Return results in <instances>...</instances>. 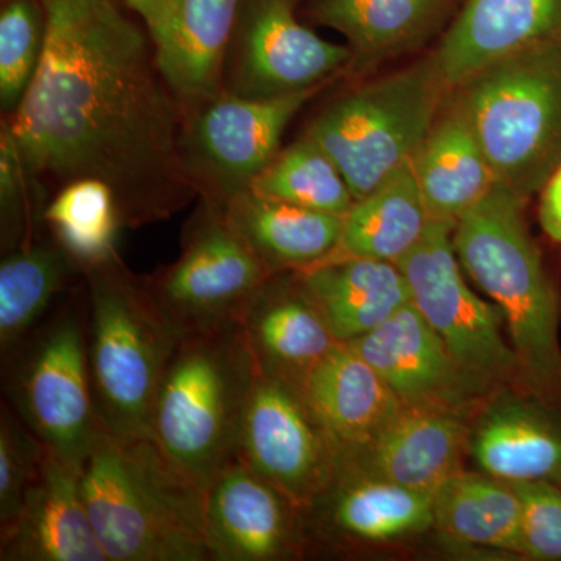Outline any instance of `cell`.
I'll return each instance as SVG.
<instances>
[{
	"instance_id": "cell-1",
	"label": "cell",
	"mask_w": 561,
	"mask_h": 561,
	"mask_svg": "<svg viewBox=\"0 0 561 561\" xmlns=\"http://www.w3.org/2000/svg\"><path fill=\"white\" fill-rule=\"evenodd\" d=\"M46 44L21 105L3 117L22 162L57 191L113 192L124 228L171 219L198 192L181 157L184 110L150 33L117 0H43Z\"/></svg>"
},
{
	"instance_id": "cell-2",
	"label": "cell",
	"mask_w": 561,
	"mask_h": 561,
	"mask_svg": "<svg viewBox=\"0 0 561 561\" xmlns=\"http://www.w3.org/2000/svg\"><path fill=\"white\" fill-rule=\"evenodd\" d=\"M527 198L496 181L457 221V260L507 321L518 379L561 411V301L526 220Z\"/></svg>"
},
{
	"instance_id": "cell-3",
	"label": "cell",
	"mask_w": 561,
	"mask_h": 561,
	"mask_svg": "<svg viewBox=\"0 0 561 561\" xmlns=\"http://www.w3.org/2000/svg\"><path fill=\"white\" fill-rule=\"evenodd\" d=\"M81 493L108 561H210L206 491L153 438L101 427L81 468Z\"/></svg>"
},
{
	"instance_id": "cell-4",
	"label": "cell",
	"mask_w": 561,
	"mask_h": 561,
	"mask_svg": "<svg viewBox=\"0 0 561 561\" xmlns=\"http://www.w3.org/2000/svg\"><path fill=\"white\" fill-rule=\"evenodd\" d=\"M256 376L241 323L181 335L173 350L154 402L151 438L205 491L239 459Z\"/></svg>"
},
{
	"instance_id": "cell-5",
	"label": "cell",
	"mask_w": 561,
	"mask_h": 561,
	"mask_svg": "<svg viewBox=\"0 0 561 561\" xmlns=\"http://www.w3.org/2000/svg\"><path fill=\"white\" fill-rule=\"evenodd\" d=\"M88 301V360L102 430L122 438H151L162 376L181 335L165 320L147 280L119 254L83 272Z\"/></svg>"
},
{
	"instance_id": "cell-6",
	"label": "cell",
	"mask_w": 561,
	"mask_h": 561,
	"mask_svg": "<svg viewBox=\"0 0 561 561\" xmlns=\"http://www.w3.org/2000/svg\"><path fill=\"white\" fill-rule=\"evenodd\" d=\"M496 181L524 198L561 164V41L491 62L453 91Z\"/></svg>"
},
{
	"instance_id": "cell-7",
	"label": "cell",
	"mask_w": 561,
	"mask_h": 561,
	"mask_svg": "<svg viewBox=\"0 0 561 561\" xmlns=\"http://www.w3.org/2000/svg\"><path fill=\"white\" fill-rule=\"evenodd\" d=\"M449 94L427 57L335 99L305 135L330 154L359 201L413 160Z\"/></svg>"
},
{
	"instance_id": "cell-8",
	"label": "cell",
	"mask_w": 561,
	"mask_h": 561,
	"mask_svg": "<svg viewBox=\"0 0 561 561\" xmlns=\"http://www.w3.org/2000/svg\"><path fill=\"white\" fill-rule=\"evenodd\" d=\"M3 359L10 408L49 451L83 468L101 431L88 360L87 290Z\"/></svg>"
},
{
	"instance_id": "cell-9",
	"label": "cell",
	"mask_w": 561,
	"mask_h": 561,
	"mask_svg": "<svg viewBox=\"0 0 561 561\" xmlns=\"http://www.w3.org/2000/svg\"><path fill=\"white\" fill-rule=\"evenodd\" d=\"M180 256L146 278L151 297L180 335L241 323L273 273L232 227L224 206L198 198Z\"/></svg>"
},
{
	"instance_id": "cell-10",
	"label": "cell",
	"mask_w": 561,
	"mask_h": 561,
	"mask_svg": "<svg viewBox=\"0 0 561 561\" xmlns=\"http://www.w3.org/2000/svg\"><path fill=\"white\" fill-rule=\"evenodd\" d=\"M319 90L272 99L221 91L184 111L181 157L198 198L225 206L271 164L294 117Z\"/></svg>"
},
{
	"instance_id": "cell-11",
	"label": "cell",
	"mask_w": 561,
	"mask_h": 561,
	"mask_svg": "<svg viewBox=\"0 0 561 561\" xmlns=\"http://www.w3.org/2000/svg\"><path fill=\"white\" fill-rule=\"evenodd\" d=\"M456 225L431 221L419 245L397 262L412 305L437 332L460 370L479 389L518 379V362L501 330L502 313L474 294L454 250Z\"/></svg>"
},
{
	"instance_id": "cell-12",
	"label": "cell",
	"mask_w": 561,
	"mask_h": 561,
	"mask_svg": "<svg viewBox=\"0 0 561 561\" xmlns=\"http://www.w3.org/2000/svg\"><path fill=\"white\" fill-rule=\"evenodd\" d=\"M348 44L321 38L295 16L294 0H243L224 91L272 99L327 87L350 69Z\"/></svg>"
},
{
	"instance_id": "cell-13",
	"label": "cell",
	"mask_w": 561,
	"mask_h": 561,
	"mask_svg": "<svg viewBox=\"0 0 561 561\" xmlns=\"http://www.w3.org/2000/svg\"><path fill=\"white\" fill-rule=\"evenodd\" d=\"M239 459L306 512L334 481L341 449L300 389L257 371Z\"/></svg>"
},
{
	"instance_id": "cell-14",
	"label": "cell",
	"mask_w": 561,
	"mask_h": 561,
	"mask_svg": "<svg viewBox=\"0 0 561 561\" xmlns=\"http://www.w3.org/2000/svg\"><path fill=\"white\" fill-rule=\"evenodd\" d=\"M241 459L206 489L205 530L210 561H273L297 552L301 513Z\"/></svg>"
},
{
	"instance_id": "cell-15",
	"label": "cell",
	"mask_w": 561,
	"mask_h": 561,
	"mask_svg": "<svg viewBox=\"0 0 561 561\" xmlns=\"http://www.w3.org/2000/svg\"><path fill=\"white\" fill-rule=\"evenodd\" d=\"M381 375L402 404L461 412L476 394L445 343L409 301L375 330L346 342Z\"/></svg>"
},
{
	"instance_id": "cell-16",
	"label": "cell",
	"mask_w": 561,
	"mask_h": 561,
	"mask_svg": "<svg viewBox=\"0 0 561 561\" xmlns=\"http://www.w3.org/2000/svg\"><path fill=\"white\" fill-rule=\"evenodd\" d=\"M2 561H108L81 493V467L46 448L16 518L0 529Z\"/></svg>"
},
{
	"instance_id": "cell-17",
	"label": "cell",
	"mask_w": 561,
	"mask_h": 561,
	"mask_svg": "<svg viewBox=\"0 0 561 561\" xmlns=\"http://www.w3.org/2000/svg\"><path fill=\"white\" fill-rule=\"evenodd\" d=\"M471 435L460 412L437 405L402 404L375 440L342 454L341 467L401 483L434 496L461 468Z\"/></svg>"
},
{
	"instance_id": "cell-18",
	"label": "cell",
	"mask_w": 561,
	"mask_h": 561,
	"mask_svg": "<svg viewBox=\"0 0 561 561\" xmlns=\"http://www.w3.org/2000/svg\"><path fill=\"white\" fill-rule=\"evenodd\" d=\"M243 0H168L147 28L165 83L184 111L224 91Z\"/></svg>"
},
{
	"instance_id": "cell-19",
	"label": "cell",
	"mask_w": 561,
	"mask_h": 561,
	"mask_svg": "<svg viewBox=\"0 0 561 561\" xmlns=\"http://www.w3.org/2000/svg\"><path fill=\"white\" fill-rule=\"evenodd\" d=\"M241 324L257 371L297 389L339 343L298 272L272 275L250 302Z\"/></svg>"
},
{
	"instance_id": "cell-20",
	"label": "cell",
	"mask_w": 561,
	"mask_h": 561,
	"mask_svg": "<svg viewBox=\"0 0 561 561\" xmlns=\"http://www.w3.org/2000/svg\"><path fill=\"white\" fill-rule=\"evenodd\" d=\"M556 41L561 0H463L432 57L454 91L491 62Z\"/></svg>"
},
{
	"instance_id": "cell-21",
	"label": "cell",
	"mask_w": 561,
	"mask_h": 561,
	"mask_svg": "<svg viewBox=\"0 0 561 561\" xmlns=\"http://www.w3.org/2000/svg\"><path fill=\"white\" fill-rule=\"evenodd\" d=\"M300 390L341 456L375 440L402 405L381 375L346 342L335 343L313 365Z\"/></svg>"
},
{
	"instance_id": "cell-22",
	"label": "cell",
	"mask_w": 561,
	"mask_h": 561,
	"mask_svg": "<svg viewBox=\"0 0 561 561\" xmlns=\"http://www.w3.org/2000/svg\"><path fill=\"white\" fill-rule=\"evenodd\" d=\"M431 221L456 225L496 183L453 91L412 160Z\"/></svg>"
},
{
	"instance_id": "cell-23",
	"label": "cell",
	"mask_w": 561,
	"mask_h": 561,
	"mask_svg": "<svg viewBox=\"0 0 561 561\" xmlns=\"http://www.w3.org/2000/svg\"><path fill=\"white\" fill-rule=\"evenodd\" d=\"M459 0H316L312 20L334 28L353 50L351 72L416 49L445 24Z\"/></svg>"
},
{
	"instance_id": "cell-24",
	"label": "cell",
	"mask_w": 561,
	"mask_h": 561,
	"mask_svg": "<svg viewBox=\"0 0 561 561\" xmlns=\"http://www.w3.org/2000/svg\"><path fill=\"white\" fill-rule=\"evenodd\" d=\"M559 412L542 402H497L471 437L472 457L483 472L501 481H548L561 486Z\"/></svg>"
},
{
	"instance_id": "cell-25",
	"label": "cell",
	"mask_w": 561,
	"mask_h": 561,
	"mask_svg": "<svg viewBox=\"0 0 561 561\" xmlns=\"http://www.w3.org/2000/svg\"><path fill=\"white\" fill-rule=\"evenodd\" d=\"M232 227L268 271L302 272L334 253L343 217L245 191L224 206Z\"/></svg>"
},
{
	"instance_id": "cell-26",
	"label": "cell",
	"mask_w": 561,
	"mask_h": 561,
	"mask_svg": "<svg viewBox=\"0 0 561 561\" xmlns=\"http://www.w3.org/2000/svg\"><path fill=\"white\" fill-rule=\"evenodd\" d=\"M339 342L367 334L411 301L404 273L393 262L345 257L298 272Z\"/></svg>"
},
{
	"instance_id": "cell-27",
	"label": "cell",
	"mask_w": 561,
	"mask_h": 561,
	"mask_svg": "<svg viewBox=\"0 0 561 561\" xmlns=\"http://www.w3.org/2000/svg\"><path fill=\"white\" fill-rule=\"evenodd\" d=\"M317 500L327 502L332 529L354 540H393L435 526L434 496L346 467Z\"/></svg>"
},
{
	"instance_id": "cell-28",
	"label": "cell",
	"mask_w": 561,
	"mask_h": 561,
	"mask_svg": "<svg viewBox=\"0 0 561 561\" xmlns=\"http://www.w3.org/2000/svg\"><path fill=\"white\" fill-rule=\"evenodd\" d=\"M430 224V214L421 197L412 161H409L381 186L354 202L343 217L337 249L324 261L367 257L397 264L419 245Z\"/></svg>"
},
{
	"instance_id": "cell-29",
	"label": "cell",
	"mask_w": 561,
	"mask_h": 561,
	"mask_svg": "<svg viewBox=\"0 0 561 561\" xmlns=\"http://www.w3.org/2000/svg\"><path fill=\"white\" fill-rule=\"evenodd\" d=\"M83 272L51 236L3 253L0 262V351L9 356L43 323L58 295Z\"/></svg>"
},
{
	"instance_id": "cell-30",
	"label": "cell",
	"mask_w": 561,
	"mask_h": 561,
	"mask_svg": "<svg viewBox=\"0 0 561 561\" xmlns=\"http://www.w3.org/2000/svg\"><path fill=\"white\" fill-rule=\"evenodd\" d=\"M434 515L453 540L519 553L522 504L512 483L460 470L435 491Z\"/></svg>"
},
{
	"instance_id": "cell-31",
	"label": "cell",
	"mask_w": 561,
	"mask_h": 561,
	"mask_svg": "<svg viewBox=\"0 0 561 561\" xmlns=\"http://www.w3.org/2000/svg\"><path fill=\"white\" fill-rule=\"evenodd\" d=\"M43 225L81 272L117 256V238L124 228L113 192L95 180L60 187L44 210Z\"/></svg>"
},
{
	"instance_id": "cell-32",
	"label": "cell",
	"mask_w": 561,
	"mask_h": 561,
	"mask_svg": "<svg viewBox=\"0 0 561 561\" xmlns=\"http://www.w3.org/2000/svg\"><path fill=\"white\" fill-rule=\"evenodd\" d=\"M251 191L341 217L356 202L337 164L306 135L276 153Z\"/></svg>"
},
{
	"instance_id": "cell-33",
	"label": "cell",
	"mask_w": 561,
	"mask_h": 561,
	"mask_svg": "<svg viewBox=\"0 0 561 561\" xmlns=\"http://www.w3.org/2000/svg\"><path fill=\"white\" fill-rule=\"evenodd\" d=\"M46 44L43 0H2L0 10V108L10 117L27 94Z\"/></svg>"
},
{
	"instance_id": "cell-34",
	"label": "cell",
	"mask_w": 561,
	"mask_h": 561,
	"mask_svg": "<svg viewBox=\"0 0 561 561\" xmlns=\"http://www.w3.org/2000/svg\"><path fill=\"white\" fill-rule=\"evenodd\" d=\"M49 192L22 162L13 136L2 121L0 130V234L2 251L31 242L44 227Z\"/></svg>"
},
{
	"instance_id": "cell-35",
	"label": "cell",
	"mask_w": 561,
	"mask_h": 561,
	"mask_svg": "<svg viewBox=\"0 0 561 561\" xmlns=\"http://www.w3.org/2000/svg\"><path fill=\"white\" fill-rule=\"evenodd\" d=\"M46 446L36 437L10 405L3 404L0 416V529L20 512L25 494L41 468Z\"/></svg>"
},
{
	"instance_id": "cell-36",
	"label": "cell",
	"mask_w": 561,
	"mask_h": 561,
	"mask_svg": "<svg viewBox=\"0 0 561 561\" xmlns=\"http://www.w3.org/2000/svg\"><path fill=\"white\" fill-rule=\"evenodd\" d=\"M522 504L519 553L561 560V486L548 481L512 483Z\"/></svg>"
},
{
	"instance_id": "cell-37",
	"label": "cell",
	"mask_w": 561,
	"mask_h": 561,
	"mask_svg": "<svg viewBox=\"0 0 561 561\" xmlns=\"http://www.w3.org/2000/svg\"><path fill=\"white\" fill-rule=\"evenodd\" d=\"M538 219L546 236L552 242L561 243V164L542 186Z\"/></svg>"
},
{
	"instance_id": "cell-38",
	"label": "cell",
	"mask_w": 561,
	"mask_h": 561,
	"mask_svg": "<svg viewBox=\"0 0 561 561\" xmlns=\"http://www.w3.org/2000/svg\"><path fill=\"white\" fill-rule=\"evenodd\" d=\"M121 2L142 21L144 27L149 28L160 18L168 0H121Z\"/></svg>"
}]
</instances>
